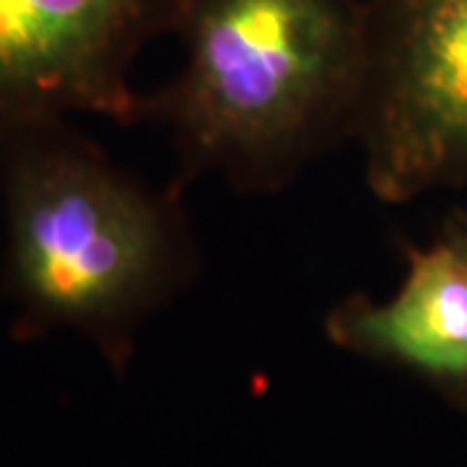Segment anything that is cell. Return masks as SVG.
I'll return each mask as SVG.
<instances>
[{"instance_id":"obj_1","label":"cell","mask_w":467,"mask_h":467,"mask_svg":"<svg viewBox=\"0 0 467 467\" xmlns=\"http://www.w3.org/2000/svg\"><path fill=\"white\" fill-rule=\"evenodd\" d=\"M184 63L140 122L167 128L180 184L216 174L236 192H281L353 140L367 86L364 0H187Z\"/></svg>"},{"instance_id":"obj_2","label":"cell","mask_w":467,"mask_h":467,"mask_svg":"<svg viewBox=\"0 0 467 467\" xmlns=\"http://www.w3.org/2000/svg\"><path fill=\"white\" fill-rule=\"evenodd\" d=\"M180 190L140 182L66 119L0 130L14 333L70 327L122 364L135 330L201 270Z\"/></svg>"},{"instance_id":"obj_3","label":"cell","mask_w":467,"mask_h":467,"mask_svg":"<svg viewBox=\"0 0 467 467\" xmlns=\"http://www.w3.org/2000/svg\"><path fill=\"white\" fill-rule=\"evenodd\" d=\"M367 86L353 143L371 195L467 187V0H364Z\"/></svg>"},{"instance_id":"obj_4","label":"cell","mask_w":467,"mask_h":467,"mask_svg":"<svg viewBox=\"0 0 467 467\" xmlns=\"http://www.w3.org/2000/svg\"><path fill=\"white\" fill-rule=\"evenodd\" d=\"M187 0H0V130L97 115L140 125L135 57Z\"/></svg>"},{"instance_id":"obj_5","label":"cell","mask_w":467,"mask_h":467,"mask_svg":"<svg viewBox=\"0 0 467 467\" xmlns=\"http://www.w3.org/2000/svg\"><path fill=\"white\" fill-rule=\"evenodd\" d=\"M340 348L408 368L467 405V244L447 223L441 236L405 244V275L384 301L350 294L325 317Z\"/></svg>"},{"instance_id":"obj_6","label":"cell","mask_w":467,"mask_h":467,"mask_svg":"<svg viewBox=\"0 0 467 467\" xmlns=\"http://www.w3.org/2000/svg\"><path fill=\"white\" fill-rule=\"evenodd\" d=\"M450 226H451V229H454V232L460 234L462 239H465V244H467V211H460L457 216L451 218Z\"/></svg>"}]
</instances>
